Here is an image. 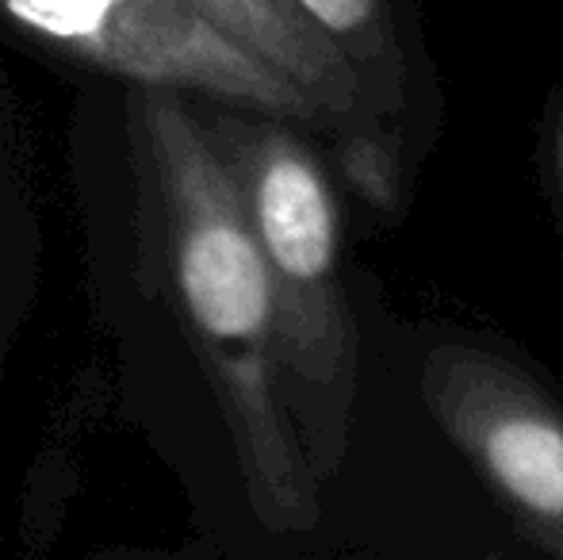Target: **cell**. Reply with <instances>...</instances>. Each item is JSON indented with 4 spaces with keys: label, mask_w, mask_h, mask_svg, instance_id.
<instances>
[{
    "label": "cell",
    "mask_w": 563,
    "mask_h": 560,
    "mask_svg": "<svg viewBox=\"0 0 563 560\" xmlns=\"http://www.w3.org/2000/svg\"><path fill=\"white\" fill-rule=\"evenodd\" d=\"M126 142L146 288L169 307L223 411L253 515L273 534L319 526V480L284 399L276 304L223 157L185 92L131 85Z\"/></svg>",
    "instance_id": "1"
},
{
    "label": "cell",
    "mask_w": 563,
    "mask_h": 560,
    "mask_svg": "<svg viewBox=\"0 0 563 560\" xmlns=\"http://www.w3.org/2000/svg\"><path fill=\"white\" fill-rule=\"evenodd\" d=\"M268 273L284 399L314 480L338 472L356 399V327L341 284L338 196L291 120L223 112L203 120Z\"/></svg>",
    "instance_id": "2"
},
{
    "label": "cell",
    "mask_w": 563,
    "mask_h": 560,
    "mask_svg": "<svg viewBox=\"0 0 563 560\" xmlns=\"http://www.w3.org/2000/svg\"><path fill=\"white\" fill-rule=\"evenodd\" d=\"M0 23L74 66L126 85L177 89L291 123H330L303 85L185 0H0Z\"/></svg>",
    "instance_id": "3"
},
{
    "label": "cell",
    "mask_w": 563,
    "mask_h": 560,
    "mask_svg": "<svg viewBox=\"0 0 563 560\" xmlns=\"http://www.w3.org/2000/svg\"><path fill=\"white\" fill-rule=\"evenodd\" d=\"M422 399L533 546L563 557V404L537 376L479 345H438Z\"/></svg>",
    "instance_id": "4"
},
{
    "label": "cell",
    "mask_w": 563,
    "mask_h": 560,
    "mask_svg": "<svg viewBox=\"0 0 563 560\" xmlns=\"http://www.w3.org/2000/svg\"><path fill=\"white\" fill-rule=\"evenodd\" d=\"M185 4L208 15L216 28L261 54L296 85H303L349 142L372 139L379 131L364 112L361 85L349 62L296 0H185Z\"/></svg>",
    "instance_id": "5"
},
{
    "label": "cell",
    "mask_w": 563,
    "mask_h": 560,
    "mask_svg": "<svg viewBox=\"0 0 563 560\" xmlns=\"http://www.w3.org/2000/svg\"><path fill=\"white\" fill-rule=\"evenodd\" d=\"M349 62L368 120L384 123L410 100V54L395 0H296Z\"/></svg>",
    "instance_id": "6"
},
{
    "label": "cell",
    "mask_w": 563,
    "mask_h": 560,
    "mask_svg": "<svg viewBox=\"0 0 563 560\" xmlns=\"http://www.w3.org/2000/svg\"><path fill=\"white\" fill-rule=\"evenodd\" d=\"M556 169H560V185H563V105L556 108Z\"/></svg>",
    "instance_id": "7"
}]
</instances>
